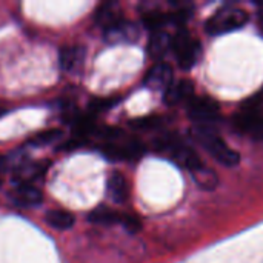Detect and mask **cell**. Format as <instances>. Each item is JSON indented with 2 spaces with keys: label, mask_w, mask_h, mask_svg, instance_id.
<instances>
[{
  "label": "cell",
  "mask_w": 263,
  "mask_h": 263,
  "mask_svg": "<svg viewBox=\"0 0 263 263\" xmlns=\"http://www.w3.org/2000/svg\"><path fill=\"white\" fill-rule=\"evenodd\" d=\"M168 51H171V37L165 31H154L149 37L148 52L153 59L160 60Z\"/></svg>",
  "instance_id": "cell-13"
},
{
  "label": "cell",
  "mask_w": 263,
  "mask_h": 263,
  "mask_svg": "<svg viewBox=\"0 0 263 263\" xmlns=\"http://www.w3.org/2000/svg\"><path fill=\"white\" fill-rule=\"evenodd\" d=\"M45 220H46V223L49 227H52L54 230H59V231H66V230L72 228L74 223H76L74 216L69 211H65V210H52V211H49L46 214Z\"/></svg>",
  "instance_id": "cell-16"
},
{
  "label": "cell",
  "mask_w": 263,
  "mask_h": 263,
  "mask_svg": "<svg viewBox=\"0 0 263 263\" xmlns=\"http://www.w3.org/2000/svg\"><path fill=\"white\" fill-rule=\"evenodd\" d=\"M43 200L42 191L29 183H22L14 193V202L22 208H31L40 205Z\"/></svg>",
  "instance_id": "cell-8"
},
{
  "label": "cell",
  "mask_w": 263,
  "mask_h": 263,
  "mask_svg": "<svg viewBox=\"0 0 263 263\" xmlns=\"http://www.w3.org/2000/svg\"><path fill=\"white\" fill-rule=\"evenodd\" d=\"M171 51L179 65L183 69H190L199 62L202 55V45L188 31H179L171 37Z\"/></svg>",
  "instance_id": "cell-4"
},
{
  "label": "cell",
  "mask_w": 263,
  "mask_h": 263,
  "mask_svg": "<svg viewBox=\"0 0 263 263\" xmlns=\"http://www.w3.org/2000/svg\"><path fill=\"white\" fill-rule=\"evenodd\" d=\"M248 12L237 6H223L217 9L206 22V31L213 35L237 31L248 22Z\"/></svg>",
  "instance_id": "cell-3"
},
{
  "label": "cell",
  "mask_w": 263,
  "mask_h": 263,
  "mask_svg": "<svg viewBox=\"0 0 263 263\" xmlns=\"http://www.w3.org/2000/svg\"><path fill=\"white\" fill-rule=\"evenodd\" d=\"M194 97V89L193 83L188 80H182L179 83H173L166 91H165V100L166 103L176 105V103H188Z\"/></svg>",
  "instance_id": "cell-11"
},
{
  "label": "cell",
  "mask_w": 263,
  "mask_h": 263,
  "mask_svg": "<svg viewBox=\"0 0 263 263\" xmlns=\"http://www.w3.org/2000/svg\"><path fill=\"white\" fill-rule=\"evenodd\" d=\"M188 116L196 123V126L213 128L214 123L220 120V108L211 97H193L188 103Z\"/></svg>",
  "instance_id": "cell-6"
},
{
  "label": "cell",
  "mask_w": 263,
  "mask_h": 263,
  "mask_svg": "<svg viewBox=\"0 0 263 263\" xmlns=\"http://www.w3.org/2000/svg\"><path fill=\"white\" fill-rule=\"evenodd\" d=\"M62 137V131L59 128H49V129H45V131H40L37 133L32 139H31V143L32 145H49L52 142H55L57 139Z\"/></svg>",
  "instance_id": "cell-18"
},
{
  "label": "cell",
  "mask_w": 263,
  "mask_h": 263,
  "mask_svg": "<svg viewBox=\"0 0 263 263\" xmlns=\"http://www.w3.org/2000/svg\"><path fill=\"white\" fill-rule=\"evenodd\" d=\"M145 85L154 91H166L173 85V68L165 62H157L146 72Z\"/></svg>",
  "instance_id": "cell-7"
},
{
  "label": "cell",
  "mask_w": 263,
  "mask_h": 263,
  "mask_svg": "<svg viewBox=\"0 0 263 263\" xmlns=\"http://www.w3.org/2000/svg\"><path fill=\"white\" fill-rule=\"evenodd\" d=\"M137 28L129 23V22H120L119 25H116L114 28L108 29L105 32V37L109 43H119V42H129L137 39Z\"/></svg>",
  "instance_id": "cell-14"
},
{
  "label": "cell",
  "mask_w": 263,
  "mask_h": 263,
  "mask_svg": "<svg viewBox=\"0 0 263 263\" xmlns=\"http://www.w3.org/2000/svg\"><path fill=\"white\" fill-rule=\"evenodd\" d=\"M106 188H108V193L109 196L112 197L114 202H125L129 196V185H128V180L120 174V173H112L109 177H108V182H106Z\"/></svg>",
  "instance_id": "cell-12"
},
{
  "label": "cell",
  "mask_w": 263,
  "mask_h": 263,
  "mask_svg": "<svg viewBox=\"0 0 263 263\" xmlns=\"http://www.w3.org/2000/svg\"><path fill=\"white\" fill-rule=\"evenodd\" d=\"M114 103V100H111V97H103V99H96L91 103V108L94 111H105L106 108H109Z\"/></svg>",
  "instance_id": "cell-20"
},
{
  "label": "cell",
  "mask_w": 263,
  "mask_h": 263,
  "mask_svg": "<svg viewBox=\"0 0 263 263\" xmlns=\"http://www.w3.org/2000/svg\"><path fill=\"white\" fill-rule=\"evenodd\" d=\"M191 136L219 163L225 166H236L240 162V156L233 148H230L213 128L194 126L191 129Z\"/></svg>",
  "instance_id": "cell-1"
},
{
  "label": "cell",
  "mask_w": 263,
  "mask_h": 263,
  "mask_svg": "<svg viewBox=\"0 0 263 263\" xmlns=\"http://www.w3.org/2000/svg\"><path fill=\"white\" fill-rule=\"evenodd\" d=\"M85 57V51L80 46H63L59 52V65L63 71H76Z\"/></svg>",
  "instance_id": "cell-10"
},
{
  "label": "cell",
  "mask_w": 263,
  "mask_h": 263,
  "mask_svg": "<svg viewBox=\"0 0 263 263\" xmlns=\"http://www.w3.org/2000/svg\"><path fill=\"white\" fill-rule=\"evenodd\" d=\"M122 217H123V214H119L117 211H112V210H109L108 206H103V205L94 208L88 214V220L92 225H102V227H111V225L122 223Z\"/></svg>",
  "instance_id": "cell-15"
},
{
  "label": "cell",
  "mask_w": 263,
  "mask_h": 263,
  "mask_svg": "<svg viewBox=\"0 0 263 263\" xmlns=\"http://www.w3.org/2000/svg\"><path fill=\"white\" fill-rule=\"evenodd\" d=\"M122 225H123L128 231H131V233H136V231L140 228L139 220H137L134 216H129V214H123V217H122Z\"/></svg>",
  "instance_id": "cell-19"
},
{
  "label": "cell",
  "mask_w": 263,
  "mask_h": 263,
  "mask_svg": "<svg viewBox=\"0 0 263 263\" xmlns=\"http://www.w3.org/2000/svg\"><path fill=\"white\" fill-rule=\"evenodd\" d=\"M233 126L239 134L248 136L254 140L263 139V112L256 105H247L240 108L233 117Z\"/></svg>",
  "instance_id": "cell-5"
},
{
  "label": "cell",
  "mask_w": 263,
  "mask_h": 263,
  "mask_svg": "<svg viewBox=\"0 0 263 263\" xmlns=\"http://www.w3.org/2000/svg\"><path fill=\"white\" fill-rule=\"evenodd\" d=\"M193 177H194L196 183L200 188H203V190H214L217 186V183H219L217 174L211 168H208L206 165H203L197 171H194L193 173Z\"/></svg>",
  "instance_id": "cell-17"
},
{
  "label": "cell",
  "mask_w": 263,
  "mask_h": 263,
  "mask_svg": "<svg viewBox=\"0 0 263 263\" xmlns=\"http://www.w3.org/2000/svg\"><path fill=\"white\" fill-rule=\"evenodd\" d=\"M154 149L163 156H168L171 160H174L182 168L188 170L191 174L194 171H197L200 166H203L197 153L193 148H190L188 145H185L182 140H179L173 136H162V137L156 139Z\"/></svg>",
  "instance_id": "cell-2"
},
{
  "label": "cell",
  "mask_w": 263,
  "mask_h": 263,
  "mask_svg": "<svg viewBox=\"0 0 263 263\" xmlns=\"http://www.w3.org/2000/svg\"><path fill=\"white\" fill-rule=\"evenodd\" d=\"M0 185H2V179H0Z\"/></svg>",
  "instance_id": "cell-21"
},
{
  "label": "cell",
  "mask_w": 263,
  "mask_h": 263,
  "mask_svg": "<svg viewBox=\"0 0 263 263\" xmlns=\"http://www.w3.org/2000/svg\"><path fill=\"white\" fill-rule=\"evenodd\" d=\"M122 20L123 18L120 15V11H119L117 5H114V3H103L96 11V23L100 28H103L105 32L108 29L114 28L116 25H119Z\"/></svg>",
  "instance_id": "cell-9"
},
{
  "label": "cell",
  "mask_w": 263,
  "mask_h": 263,
  "mask_svg": "<svg viewBox=\"0 0 263 263\" xmlns=\"http://www.w3.org/2000/svg\"><path fill=\"white\" fill-rule=\"evenodd\" d=\"M0 114H2V109H0Z\"/></svg>",
  "instance_id": "cell-22"
}]
</instances>
